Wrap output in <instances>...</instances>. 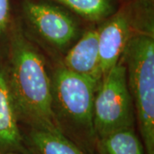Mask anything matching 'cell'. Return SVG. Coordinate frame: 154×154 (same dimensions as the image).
Segmentation results:
<instances>
[{
  "label": "cell",
  "mask_w": 154,
  "mask_h": 154,
  "mask_svg": "<svg viewBox=\"0 0 154 154\" xmlns=\"http://www.w3.org/2000/svg\"><path fill=\"white\" fill-rule=\"evenodd\" d=\"M8 82L18 120L28 128L59 130L52 107L51 80L44 57L20 29L11 37Z\"/></svg>",
  "instance_id": "obj_1"
},
{
  "label": "cell",
  "mask_w": 154,
  "mask_h": 154,
  "mask_svg": "<svg viewBox=\"0 0 154 154\" xmlns=\"http://www.w3.org/2000/svg\"><path fill=\"white\" fill-rule=\"evenodd\" d=\"M98 82L59 68L51 81L53 112L59 130L83 151L96 154L94 101Z\"/></svg>",
  "instance_id": "obj_2"
},
{
  "label": "cell",
  "mask_w": 154,
  "mask_h": 154,
  "mask_svg": "<svg viewBox=\"0 0 154 154\" xmlns=\"http://www.w3.org/2000/svg\"><path fill=\"white\" fill-rule=\"evenodd\" d=\"M122 55L141 142L146 154H154L153 32L131 36Z\"/></svg>",
  "instance_id": "obj_3"
},
{
  "label": "cell",
  "mask_w": 154,
  "mask_h": 154,
  "mask_svg": "<svg viewBox=\"0 0 154 154\" xmlns=\"http://www.w3.org/2000/svg\"><path fill=\"white\" fill-rule=\"evenodd\" d=\"M102 79L94 101V128L97 140L119 130L134 128V104L123 60Z\"/></svg>",
  "instance_id": "obj_4"
},
{
  "label": "cell",
  "mask_w": 154,
  "mask_h": 154,
  "mask_svg": "<svg viewBox=\"0 0 154 154\" xmlns=\"http://www.w3.org/2000/svg\"><path fill=\"white\" fill-rule=\"evenodd\" d=\"M26 17L43 38L58 48H64L76 37L75 22L59 7L28 0L23 5Z\"/></svg>",
  "instance_id": "obj_5"
},
{
  "label": "cell",
  "mask_w": 154,
  "mask_h": 154,
  "mask_svg": "<svg viewBox=\"0 0 154 154\" xmlns=\"http://www.w3.org/2000/svg\"><path fill=\"white\" fill-rule=\"evenodd\" d=\"M99 66L103 77L119 62L131 38V24L123 11L117 13L98 29Z\"/></svg>",
  "instance_id": "obj_6"
},
{
  "label": "cell",
  "mask_w": 154,
  "mask_h": 154,
  "mask_svg": "<svg viewBox=\"0 0 154 154\" xmlns=\"http://www.w3.org/2000/svg\"><path fill=\"white\" fill-rule=\"evenodd\" d=\"M18 122L8 76L0 69V154H29Z\"/></svg>",
  "instance_id": "obj_7"
},
{
  "label": "cell",
  "mask_w": 154,
  "mask_h": 154,
  "mask_svg": "<svg viewBox=\"0 0 154 154\" xmlns=\"http://www.w3.org/2000/svg\"><path fill=\"white\" fill-rule=\"evenodd\" d=\"M98 39V29L86 32L67 53L63 67L75 74L99 82L103 75L99 66Z\"/></svg>",
  "instance_id": "obj_8"
},
{
  "label": "cell",
  "mask_w": 154,
  "mask_h": 154,
  "mask_svg": "<svg viewBox=\"0 0 154 154\" xmlns=\"http://www.w3.org/2000/svg\"><path fill=\"white\" fill-rule=\"evenodd\" d=\"M22 135L29 154H90L58 129L28 128V132Z\"/></svg>",
  "instance_id": "obj_9"
},
{
  "label": "cell",
  "mask_w": 154,
  "mask_h": 154,
  "mask_svg": "<svg viewBox=\"0 0 154 154\" xmlns=\"http://www.w3.org/2000/svg\"><path fill=\"white\" fill-rule=\"evenodd\" d=\"M96 154H146L134 128H127L97 140Z\"/></svg>",
  "instance_id": "obj_10"
},
{
  "label": "cell",
  "mask_w": 154,
  "mask_h": 154,
  "mask_svg": "<svg viewBox=\"0 0 154 154\" xmlns=\"http://www.w3.org/2000/svg\"><path fill=\"white\" fill-rule=\"evenodd\" d=\"M59 3L90 21H99L111 14V0H51Z\"/></svg>",
  "instance_id": "obj_11"
},
{
  "label": "cell",
  "mask_w": 154,
  "mask_h": 154,
  "mask_svg": "<svg viewBox=\"0 0 154 154\" xmlns=\"http://www.w3.org/2000/svg\"><path fill=\"white\" fill-rule=\"evenodd\" d=\"M10 22V0H0V36L5 32Z\"/></svg>",
  "instance_id": "obj_12"
},
{
  "label": "cell",
  "mask_w": 154,
  "mask_h": 154,
  "mask_svg": "<svg viewBox=\"0 0 154 154\" xmlns=\"http://www.w3.org/2000/svg\"><path fill=\"white\" fill-rule=\"evenodd\" d=\"M8 154H21V153H16V152H11V153H8Z\"/></svg>",
  "instance_id": "obj_13"
},
{
  "label": "cell",
  "mask_w": 154,
  "mask_h": 154,
  "mask_svg": "<svg viewBox=\"0 0 154 154\" xmlns=\"http://www.w3.org/2000/svg\"><path fill=\"white\" fill-rule=\"evenodd\" d=\"M148 1H150V0H148Z\"/></svg>",
  "instance_id": "obj_14"
}]
</instances>
